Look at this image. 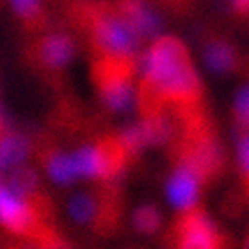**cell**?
Segmentation results:
<instances>
[{
    "instance_id": "6da1fadb",
    "label": "cell",
    "mask_w": 249,
    "mask_h": 249,
    "mask_svg": "<svg viewBox=\"0 0 249 249\" xmlns=\"http://www.w3.org/2000/svg\"><path fill=\"white\" fill-rule=\"evenodd\" d=\"M144 77L166 98L191 100L199 93L196 71L175 37H160L151 45L144 55Z\"/></svg>"
},
{
    "instance_id": "7a4b0ae2",
    "label": "cell",
    "mask_w": 249,
    "mask_h": 249,
    "mask_svg": "<svg viewBox=\"0 0 249 249\" xmlns=\"http://www.w3.org/2000/svg\"><path fill=\"white\" fill-rule=\"evenodd\" d=\"M94 39L102 50L110 57H132L139 47V34L123 18L105 16L94 25Z\"/></svg>"
},
{
    "instance_id": "3957f363",
    "label": "cell",
    "mask_w": 249,
    "mask_h": 249,
    "mask_svg": "<svg viewBox=\"0 0 249 249\" xmlns=\"http://www.w3.org/2000/svg\"><path fill=\"white\" fill-rule=\"evenodd\" d=\"M71 157L73 162H75V167H77L78 177L109 178L114 173H118L120 159L116 157V153L109 151L104 146H82Z\"/></svg>"
},
{
    "instance_id": "277c9868",
    "label": "cell",
    "mask_w": 249,
    "mask_h": 249,
    "mask_svg": "<svg viewBox=\"0 0 249 249\" xmlns=\"http://www.w3.org/2000/svg\"><path fill=\"white\" fill-rule=\"evenodd\" d=\"M32 223L34 215L23 196L0 183V224L13 233H25Z\"/></svg>"
},
{
    "instance_id": "5b68a950",
    "label": "cell",
    "mask_w": 249,
    "mask_h": 249,
    "mask_svg": "<svg viewBox=\"0 0 249 249\" xmlns=\"http://www.w3.org/2000/svg\"><path fill=\"white\" fill-rule=\"evenodd\" d=\"M167 199L180 212H189L199 197V175L192 166H182L173 173L166 187Z\"/></svg>"
},
{
    "instance_id": "8992f818",
    "label": "cell",
    "mask_w": 249,
    "mask_h": 249,
    "mask_svg": "<svg viewBox=\"0 0 249 249\" xmlns=\"http://www.w3.org/2000/svg\"><path fill=\"white\" fill-rule=\"evenodd\" d=\"M182 248L212 249L217 246V230L203 213H191L182 224Z\"/></svg>"
},
{
    "instance_id": "52a82bcc",
    "label": "cell",
    "mask_w": 249,
    "mask_h": 249,
    "mask_svg": "<svg viewBox=\"0 0 249 249\" xmlns=\"http://www.w3.org/2000/svg\"><path fill=\"white\" fill-rule=\"evenodd\" d=\"M102 96L105 105L116 112H126L135 105L134 86L121 73L105 75L102 80Z\"/></svg>"
},
{
    "instance_id": "ba28073f",
    "label": "cell",
    "mask_w": 249,
    "mask_h": 249,
    "mask_svg": "<svg viewBox=\"0 0 249 249\" xmlns=\"http://www.w3.org/2000/svg\"><path fill=\"white\" fill-rule=\"evenodd\" d=\"M124 16L139 36H155L160 31L159 16L141 0H130L128 4H124Z\"/></svg>"
},
{
    "instance_id": "9c48e42d",
    "label": "cell",
    "mask_w": 249,
    "mask_h": 249,
    "mask_svg": "<svg viewBox=\"0 0 249 249\" xmlns=\"http://www.w3.org/2000/svg\"><path fill=\"white\" fill-rule=\"evenodd\" d=\"M75 47L66 34H52L41 45V59L50 68H62L71 61Z\"/></svg>"
},
{
    "instance_id": "30bf717a",
    "label": "cell",
    "mask_w": 249,
    "mask_h": 249,
    "mask_svg": "<svg viewBox=\"0 0 249 249\" xmlns=\"http://www.w3.org/2000/svg\"><path fill=\"white\" fill-rule=\"evenodd\" d=\"M29 155V141L18 134L0 135V171H7L11 167L25 160Z\"/></svg>"
},
{
    "instance_id": "8fae6325",
    "label": "cell",
    "mask_w": 249,
    "mask_h": 249,
    "mask_svg": "<svg viewBox=\"0 0 249 249\" xmlns=\"http://www.w3.org/2000/svg\"><path fill=\"white\" fill-rule=\"evenodd\" d=\"M205 64L212 73L226 75L237 66V53L228 43L213 41L205 48Z\"/></svg>"
},
{
    "instance_id": "7c38bea8",
    "label": "cell",
    "mask_w": 249,
    "mask_h": 249,
    "mask_svg": "<svg viewBox=\"0 0 249 249\" xmlns=\"http://www.w3.org/2000/svg\"><path fill=\"white\" fill-rule=\"evenodd\" d=\"M47 173L50 180L57 185H70L78 178L77 167L73 162V157L64 151H55L48 157Z\"/></svg>"
},
{
    "instance_id": "4fadbf2b",
    "label": "cell",
    "mask_w": 249,
    "mask_h": 249,
    "mask_svg": "<svg viewBox=\"0 0 249 249\" xmlns=\"http://www.w3.org/2000/svg\"><path fill=\"white\" fill-rule=\"evenodd\" d=\"M68 210H70V215H71L73 221L86 224L89 221H93L94 215H96V201L89 194H75L70 199Z\"/></svg>"
},
{
    "instance_id": "5bb4252c",
    "label": "cell",
    "mask_w": 249,
    "mask_h": 249,
    "mask_svg": "<svg viewBox=\"0 0 249 249\" xmlns=\"http://www.w3.org/2000/svg\"><path fill=\"white\" fill-rule=\"evenodd\" d=\"M134 224L139 231L151 233V231H155V230L159 228V224H160V215H159V212H157L155 207H151V205H144V207H141V208L135 210Z\"/></svg>"
},
{
    "instance_id": "9a60e30c",
    "label": "cell",
    "mask_w": 249,
    "mask_h": 249,
    "mask_svg": "<svg viewBox=\"0 0 249 249\" xmlns=\"http://www.w3.org/2000/svg\"><path fill=\"white\" fill-rule=\"evenodd\" d=\"M141 130H142V135H144L146 144H157V142H162L166 139L171 128H169V123L164 120H148L146 123L141 124Z\"/></svg>"
},
{
    "instance_id": "2e32d148",
    "label": "cell",
    "mask_w": 249,
    "mask_h": 249,
    "mask_svg": "<svg viewBox=\"0 0 249 249\" xmlns=\"http://www.w3.org/2000/svg\"><path fill=\"white\" fill-rule=\"evenodd\" d=\"M11 5L15 9L16 15H20L21 18H36L41 9V0H11Z\"/></svg>"
},
{
    "instance_id": "e0dca14e",
    "label": "cell",
    "mask_w": 249,
    "mask_h": 249,
    "mask_svg": "<svg viewBox=\"0 0 249 249\" xmlns=\"http://www.w3.org/2000/svg\"><path fill=\"white\" fill-rule=\"evenodd\" d=\"M235 112L242 123H248L249 116V93L248 88H242L235 96Z\"/></svg>"
},
{
    "instance_id": "ac0fdd59",
    "label": "cell",
    "mask_w": 249,
    "mask_h": 249,
    "mask_svg": "<svg viewBox=\"0 0 249 249\" xmlns=\"http://www.w3.org/2000/svg\"><path fill=\"white\" fill-rule=\"evenodd\" d=\"M32 175H34V173H29V171L16 175L15 180H13V187H11V189L23 196V192L32 189V182H34V177H32Z\"/></svg>"
},
{
    "instance_id": "d6986e66",
    "label": "cell",
    "mask_w": 249,
    "mask_h": 249,
    "mask_svg": "<svg viewBox=\"0 0 249 249\" xmlns=\"http://www.w3.org/2000/svg\"><path fill=\"white\" fill-rule=\"evenodd\" d=\"M237 157H239L240 171L248 175V169H249V142H248V137H240L239 144H237Z\"/></svg>"
},
{
    "instance_id": "ffe728a7",
    "label": "cell",
    "mask_w": 249,
    "mask_h": 249,
    "mask_svg": "<svg viewBox=\"0 0 249 249\" xmlns=\"http://www.w3.org/2000/svg\"><path fill=\"white\" fill-rule=\"evenodd\" d=\"M248 2L249 0H231L233 7L239 11V13H246V11H248Z\"/></svg>"
},
{
    "instance_id": "44dd1931",
    "label": "cell",
    "mask_w": 249,
    "mask_h": 249,
    "mask_svg": "<svg viewBox=\"0 0 249 249\" xmlns=\"http://www.w3.org/2000/svg\"><path fill=\"white\" fill-rule=\"evenodd\" d=\"M2 118H4V114H2V107H0V124H2Z\"/></svg>"
},
{
    "instance_id": "7402d4cb",
    "label": "cell",
    "mask_w": 249,
    "mask_h": 249,
    "mask_svg": "<svg viewBox=\"0 0 249 249\" xmlns=\"http://www.w3.org/2000/svg\"><path fill=\"white\" fill-rule=\"evenodd\" d=\"M0 183H2V182H0Z\"/></svg>"
}]
</instances>
